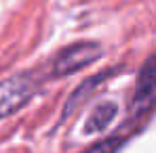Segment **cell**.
I'll return each mask as SVG.
<instances>
[{
  "label": "cell",
  "instance_id": "obj_7",
  "mask_svg": "<svg viewBox=\"0 0 156 153\" xmlns=\"http://www.w3.org/2000/svg\"><path fill=\"white\" fill-rule=\"evenodd\" d=\"M148 80H156V52L144 63V67H141L139 82H148Z\"/></svg>",
  "mask_w": 156,
  "mask_h": 153
},
{
  "label": "cell",
  "instance_id": "obj_6",
  "mask_svg": "<svg viewBox=\"0 0 156 153\" xmlns=\"http://www.w3.org/2000/svg\"><path fill=\"white\" fill-rule=\"evenodd\" d=\"M120 145H122V136H120V132H118L116 136H110V138H104L101 143L93 145V147H91V149H89L87 153H116Z\"/></svg>",
  "mask_w": 156,
  "mask_h": 153
},
{
  "label": "cell",
  "instance_id": "obj_4",
  "mask_svg": "<svg viewBox=\"0 0 156 153\" xmlns=\"http://www.w3.org/2000/svg\"><path fill=\"white\" fill-rule=\"evenodd\" d=\"M118 72V67H112V69H108V72H99V74H95V76H91L87 82H82L80 86H78L76 90L70 95V99H68V105H66V113H70V111H74L78 105L82 101H87V97H91L99 86H101V82H105L108 78H112L114 74Z\"/></svg>",
  "mask_w": 156,
  "mask_h": 153
},
{
  "label": "cell",
  "instance_id": "obj_3",
  "mask_svg": "<svg viewBox=\"0 0 156 153\" xmlns=\"http://www.w3.org/2000/svg\"><path fill=\"white\" fill-rule=\"evenodd\" d=\"M118 113V105L114 101H104L99 105H95V109L89 113L87 122H84V134H99L105 128L114 122Z\"/></svg>",
  "mask_w": 156,
  "mask_h": 153
},
{
  "label": "cell",
  "instance_id": "obj_1",
  "mask_svg": "<svg viewBox=\"0 0 156 153\" xmlns=\"http://www.w3.org/2000/svg\"><path fill=\"white\" fill-rule=\"evenodd\" d=\"M40 82L34 74H17L0 82V120L13 115L36 95Z\"/></svg>",
  "mask_w": 156,
  "mask_h": 153
},
{
  "label": "cell",
  "instance_id": "obj_5",
  "mask_svg": "<svg viewBox=\"0 0 156 153\" xmlns=\"http://www.w3.org/2000/svg\"><path fill=\"white\" fill-rule=\"evenodd\" d=\"M156 105V80L139 82V88L131 101V118H139Z\"/></svg>",
  "mask_w": 156,
  "mask_h": 153
},
{
  "label": "cell",
  "instance_id": "obj_2",
  "mask_svg": "<svg viewBox=\"0 0 156 153\" xmlns=\"http://www.w3.org/2000/svg\"><path fill=\"white\" fill-rule=\"evenodd\" d=\"M101 57V46L97 42H91V40H80L74 42L66 48L55 55L51 65V74L55 78H63L70 76V74H76L82 67L95 63L97 59Z\"/></svg>",
  "mask_w": 156,
  "mask_h": 153
}]
</instances>
